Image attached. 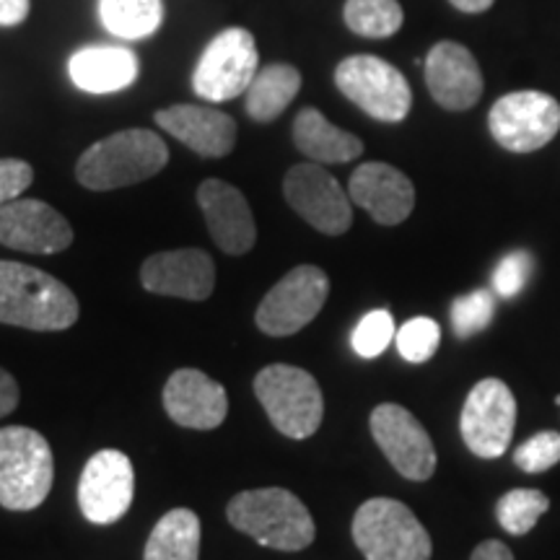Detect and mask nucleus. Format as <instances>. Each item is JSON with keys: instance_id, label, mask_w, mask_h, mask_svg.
I'll list each match as a JSON object with an SVG mask.
<instances>
[{"instance_id": "nucleus-1", "label": "nucleus", "mask_w": 560, "mask_h": 560, "mask_svg": "<svg viewBox=\"0 0 560 560\" xmlns=\"http://www.w3.org/2000/svg\"><path fill=\"white\" fill-rule=\"evenodd\" d=\"M79 319V299L32 265L0 260V322L37 332L68 330Z\"/></svg>"}, {"instance_id": "nucleus-2", "label": "nucleus", "mask_w": 560, "mask_h": 560, "mask_svg": "<svg viewBox=\"0 0 560 560\" xmlns=\"http://www.w3.org/2000/svg\"><path fill=\"white\" fill-rule=\"evenodd\" d=\"M226 516L231 527L272 550H304L317 535L310 509L285 488L244 490L229 501Z\"/></svg>"}, {"instance_id": "nucleus-3", "label": "nucleus", "mask_w": 560, "mask_h": 560, "mask_svg": "<svg viewBox=\"0 0 560 560\" xmlns=\"http://www.w3.org/2000/svg\"><path fill=\"white\" fill-rule=\"evenodd\" d=\"M170 149L153 130H122L100 140L75 164V177L86 190L107 192L138 185L164 170Z\"/></svg>"}, {"instance_id": "nucleus-4", "label": "nucleus", "mask_w": 560, "mask_h": 560, "mask_svg": "<svg viewBox=\"0 0 560 560\" xmlns=\"http://www.w3.org/2000/svg\"><path fill=\"white\" fill-rule=\"evenodd\" d=\"M55 478L52 450L39 431L26 425L0 429V506L9 511L39 509Z\"/></svg>"}, {"instance_id": "nucleus-5", "label": "nucleus", "mask_w": 560, "mask_h": 560, "mask_svg": "<svg viewBox=\"0 0 560 560\" xmlns=\"http://www.w3.org/2000/svg\"><path fill=\"white\" fill-rule=\"evenodd\" d=\"M353 542L366 560H429L431 537L395 499H369L353 516Z\"/></svg>"}, {"instance_id": "nucleus-6", "label": "nucleus", "mask_w": 560, "mask_h": 560, "mask_svg": "<svg viewBox=\"0 0 560 560\" xmlns=\"http://www.w3.org/2000/svg\"><path fill=\"white\" fill-rule=\"evenodd\" d=\"M255 395L272 425L289 439H310L325 418L322 389L310 371L272 363L255 376Z\"/></svg>"}, {"instance_id": "nucleus-7", "label": "nucleus", "mask_w": 560, "mask_h": 560, "mask_svg": "<svg viewBox=\"0 0 560 560\" xmlns=\"http://www.w3.org/2000/svg\"><path fill=\"white\" fill-rule=\"evenodd\" d=\"M335 83L355 107L380 122H402L410 115L412 91L392 62L376 55H353L335 70Z\"/></svg>"}, {"instance_id": "nucleus-8", "label": "nucleus", "mask_w": 560, "mask_h": 560, "mask_svg": "<svg viewBox=\"0 0 560 560\" xmlns=\"http://www.w3.org/2000/svg\"><path fill=\"white\" fill-rule=\"evenodd\" d=\"M260 55L252 32L231 26L221 32L200 55L192 73V89L206 102H229L242 96L255 81Z\"/></svg>"}, {"instance_id": "nucleus-9", "label": "nucleus", "mask_w": 560, "mask_h": 560, "mask_svg": "<svg viewBox=\"0 0 560 560\" xmlns=\"http://www.w3.org/2000/svg\"><path fill=\"white\" fill-rule=\"evenodd\" d=\"M330 296V278L317 265H299L272 285L257 306V327L270 338H289L312 325Z\"/></svg>"}, {"instance_id": "nucleus-10", "label": "nucleus", "mask_w": 560, "mask_h": 560, "mask_svg": "<svg viewBox=\"0 0 560 560\" xmlns=\"http://www.w3.org/2000/svg\"><path fill=\"white\" fill-rule=\"evenodd\" d=\"M488 128L495 143L506 151H540L558 136L560 104L542 91H514L490 107Z\"/></svg>"}, {"instance_id": "nucleus-11", "label": "nucleus", "mask_w": 560, "mask_h": 560, "mask_svg": "<svg viewBox=\"0 0 560 560\" xmlns=\"http://www.w3.org/2000/svg\"><path fill=\"white\" fill-rule=\"evenodd\" d=\"M516 425L514 392L501 380L475 384L462 408L459 431L467 450L480 459H499L506 454Z\"/></svg>"}, {"instance_id": "nucleus-12", "label": "nucleus", "mask_w": 560, "mask_h": 560, "mask_svg": "<svg viewBox=\"0 0 560 560\" xmlns=\"http://www.w3.org/2000/svg\"><path fill=\"white\" fill-rule=\"evenodd\" d=\"M283 195L301 219L322 234L340 236L353 223L350 195L325 166L314 161L291 166L283 182Z\"/></svg>"}, {"instance_id": "nucleus-13", "label": "nucleus", "mask_w": 560, "mask_h": 560, "mask_svg": "<svg viewBox=\"0 0 560 560\" xmlns=\"http://www.w3.org/2000/svg\"><path fill=\"white\" fill-rule=\"evenodd\" d=\"M369 425L384 457L402 478L423 482L436 472V450H433L429 431L402 405L384 402L374 408Z\"/></svg>"}, {"instance_id": "nucleus-14", "label": "nucleus", "mask_w": 560, "mask_h": 560, "mask_svg": "<svg viewBox=\"0 0 560 560\" xmlns=\"http://www.w3.org/2000/svg\"><path fill=\"white\" fill-rule=\"evenodd\" d=\"M136 493V472L128 454L102 450L86 462L79 482L81 514L91 524H115L128 514Z\"/></svg>"}, {"instance_id": "nucleus-15", "label": "nucleus", "mask_w": 560, "mask_h": 560, "mask_svg": "<svg viewBox=\"0 0 560 560\" xmlns=\"http://www.w3.org/2000/svg\"><path fill=\"white\" fill-rule=\"evenodd\" d=\"M73 229L66 215L42 200H11L0 206V244L3 247L55 255L70 247Z\"/></svg>"}, {"instance_id": "nucleus-16", "label": "nucleus", "mask_w": 560, "mask_h": 560, "mask_svg": "<svg viewBox=\"0 0 560 560\" xmlns=\"http://www.w3.org/2000/svg\"><path fill=\"white\" fill-rule=\"evenodd\" d=\"M140 280L159 296L206 301L215 285V265L202 249L156 252L140 268Z\"/></svg>"}, {"instance_id": "nucleus-17", "label": "nucleus", "mask_w": 560, "mask_h": 560, "mask_svg": "<svg viewBox=\"0 0 560 560\" xmlns=\"http://www.w3.org/2000/svg\"><path fill=\"white\" fill-rule=\"evenodd\" d=\"M425 83L431 96L450 112L475 107L482 96V73L475 55L459 42H439L425 58Z\"/></svg>"}, {"instance_id": "nucleus-18", "label": "nucleus", "mask_w": 560, "mask_h": 560, "mask_svg": "<svg viewBox=\"0 0 560 560\" xmlns=\"http://www.w3.org/2000/svg\"><path fill=\"white\" fill-rule=\"evenodd\" d=\"M198 206L206 215L215 247L226 255H247L255 247V215L244 195L223 179H206L198 187Z\"/></svg>"}, {"instance_id": "nucleus-19", "label": "nucleus", "mask_w": 560, "mask_h": 560, "mask_svg": "<svg viewBox=\"0 0 560 560\" xmlns=\"http://www.w3.org/2000/svg\"><path fill=\"white\" fill-rule=\"evenodd\" d=\"M164 410L182 429H219L229 412L226 389L198 369H179L164 387Z\"/></svg>"}, {"instance_id": "nucleus-20", "label": "nucleus", "mask_w": 560, "mask_h": 560, "mask_svg": "<svg viewBox=\"0 0 560 560\" xmlns=\"http://www.w3.org/2000/svg\"><path fill=\"white\" fill-rule=\"evenodd\" d=\"M348 195L382 226H397L416 208V187L395 166L369 161L350 177Z\"/></svg>"}, {"instance_id": "nucleus-21", "label": "nucleus", "mask_w": 560, "mask_h": 560, "mask_svg": "<svg viewBox=\"0 0 560 560\" xmlns=\"http://www.w3.org/2000/svg\"><path fill=\"white\" fill-rule=\"evenodd\" d=\"M153 120L179 143L202 159H223L236 145V122L226 112L200 107V104H177L159 109Z\"/></svg>"}, {"instance_id": "nucleus-22", "label": "nucleus", "mask_w": 560, "mask_h": 560, "mask_svg": "<svg viewBox=\"0 0 560 560\" xmlns=\"http://www.w3.org/2000/svg\"><path fill=\"white\" fill-rule=\"evenodd\" d=\"M68 68L70 79L86 94H115L132 86L140 73L138 55L117 45L81 47L73 52Z\"/></svg>"}, {"instance_id": "nucleus-23", "label": "nucleus", "mask_w": 560, "mask_h": 560, "mask_svg": "<svg viewBox=\"0 0 560 560\" xmlns=\"http://www.w3.org/2000/svg\"><path fill=\"white\" fill-rule=\"evenodd\" d=\"M293 143L314 164H346L363 153L361 138L327 120L319 109H301L293 120Z\"/></svg>"}, {"instance_id": "nucleus-24", "label": "nucleus", "mask_w": 560, "mask_h": 560, "mask_svg": "<svg viewBox=\"0 0 560 560\" xmlns=\"http://www.w3.org/2000/svg\"><path fill=\"white\" fill-rule=\"evenodd\" d=\"M301 89V73L293 66L276 62L257 70L255 81L247 89V115L255 122H272L283 115L285 107L296 100Z\"/></svg>"}, {"instance_id": "nucleus-25", "label": "nucleus", "mask_w": 560, "mask_h": 560, "mask_svg": "<svg viewBox=\"0 0 560 560\" xmlns=\"http://www.w3.org/2000/svg\"><path fill=\"white\" fill-rule=\"evenodd\" d=\"M200 537L198 514L192 509H172L153 527L143 560H198Z\"/></svg>"}, {"instance_id": "nucleus-26", "label": "nucleus", "mask_w": 560, "mask_h": 560, "mask_svg": "<svg viewBox=\"0 0 560 560\" xmlns=\"http://www.w3.org/2000/svg\"><path fill=\"white\" fill-rule=\"evenodd\" d=\"M104 30L120 39L151 37L164 19L161 0H100Z\"/></svg>"}, {"instance_id": "nucleus-27", "label": "nucleus", "mask_w": 560, "mask_h": 560, "mask_svg": "<svg viewBox=\"0 0 560 560\" xmlns=\"http://www.w3.org/2000/svg\"><path fill=\"white\" fill-rule=\"evenodd\" d=\"M346 24L359 37L384 39L400 32L405 13L397 0H346Z\"/></svg>"}, {"instance_id": "nucleus-28", "label": "nucleus", "mask_w": 560, "mask_h": 560, "mask_svg": "<svg viewBox=\"0 0 560 560\" xmlns=\"http://www.w3.org/2000/svg\"><path fill=\"white\" fill-rule=\"evenodd\" d=\"M550 509V499L542 490L535 488H514L506 495H501V501L495 503V516L499 524L509 535H527L535 529V524L540 522V516Z\"/></svg>"}, {"instance_id": "nucleus-29", "label": "nucleus", "mask_w": 560, "mask_h": 560, "mask_svg": "<svg viewBox=\"0 0 560 560\" xmlns=\"http://www.w3.org/2000/svg\"><path fill=\"white\" fill-rule=\"evenodd\" d=\"M495 317V296L490 291H472L452 304V327L457 338H472L486 330Z\"/></svg>"}, {"instance_id": "nucleus-30", "label": "nucleus", "mask_w": 560, "mask_h": 560, "mask_svg": "<svg viewBox=\"0 0 560 560\" xmlns=\"http://www.w3.org/2000/svg\"><path fill=\"white\" fill-rule=\"evenodd\" d=\"M395 319L387 310L369 312L359 325H355L353 335H350V346L361 359H376L384 350L389 348L392 338H395Z\"/></svg>"}, {"instance_id": "nucleus-31", "label": "nucleus", "mask_w": 560, "mask_h": 560, "mask_svg": "<svg viewBox=\"0 0 560 560\" xmlns=\"http://www.w3.org/2000/svg\"><path fill=\"white\" fill-rule=\"evenodd\" d=\"M395 340H397V350H400V355L405 361L423 363L439 350L441 327L429 317H416V319L405 322V325L400 327V332L395 335Z\"/></svg>"}, {"instance_id": "nucleus-32", "label": "nucleus", "mask_w": 560, "mask_h": 560, "mask_svg": "<svg viewBox=\"0 0 560 560\" xmlns=\"http://www.w3.org/2000/svg\"><path fill=\"white\" fill-rule=\"evenodd\" d=\"M514 462L522 472L537 475L550 470L560 462V433L558 431H542L537 436L524 441L516 446Z\"/></svg>"}, {"instance_id": "nucleus-33", "label": "nucleus", "mask_w": 560, "mask_h": 560, "mask_svg": "<svg viewBox=\"0 0 560 560\" xmlns=\"http://www.w3.org/2000/svg\"><path fill=\"white\" fill-rule=\"evenodd\" d=\"M532 272H535V260H532L529 252H509L493 270V291L499 293L501 299L520 296L524 285L529 283Z\"/></svg>"}, {"instance_id": "nucleus-34", "label": "nucleus", "mask_w": 560, "mask_h": 560, "mask_svg": "<svg viewBox=\"0 0 560 560\" xmlns=\"http://www.w3.org/2000/svg\"><path fill=\"white\" fill-rule=\"evenodd\" d=\"M34 182V170L21 159H0V206L19 200Z\"/></svg>"}, {"instance_id": "nucleus-35", "label": "nucleus", "mask_w": 560, "mask_h": 560, "mask_svg": "<svg viewBox=\"0 0 560 560\" xmlns=\"http://www.w3.org/2000/svg\"><path fill=\"white\" fill-rule=\"evenodd\" d=\"M19 408V384L5 369H0V418Z\"/></svg>"}, {"instance_id": "nucleus-36", "label": "nucleus", "mask_w": 560, "mask_h": 560, "mask_svg": "<svg viewBox=\"0 0 560 560\" xmlns=\"http://www.w3.org/2000/svg\"><path fill=\"white\" fill-rule=\"evenodd\" d=\"M30 16V0H0V26H19Z\"/></svg>"}, {"instance_id": "nucleus-37", "label": "nucleus", "mask_w": 560, "mask_h": 560, "mask_svg": "<svg viewBox=\"0 0 560 560\" xmlns=\"http://www.w3.org/2000/svg\"><path fill=\"white\" fill-rule=\"evenodd\" d=\"M470 560H514V556H511V550L503 542L486 540L472 550Z\"/></svg>"}, {"instance_id": "nucleus-38", "label": "nucleus", "mask_w": 560, "mask_h": 560, "mask_svg": "<svg viewBox=\"0 0 560 560\" xmlns=\"http://www.w3.org/2000/svg\"><path fill=\"white\" fill-rule=\"evenodd\" d=\"M450 3L462 13H482L488 11L495 0H450Z\"/></svg>"}, {"instance_id": "nucleus-39", "label": "nucleus", "mask_w": 560, "mask_h": 560, "mask_svg": "<svg viewBox=\"0 0 560 560\" xmlns=\"http://www.w3.org/2000/svg\"><path fill=\"white\" fill-rule=\"evenodd\" d=\"M556 405H558V408H560V395H558V397H556Z\"/></svg>"}]
</instances>
